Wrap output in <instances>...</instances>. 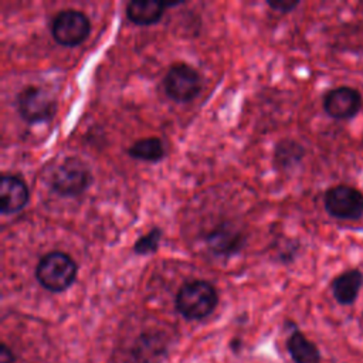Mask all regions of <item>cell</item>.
Masks as SVG:
<instances>
[{"mask_svg": "<svg viewBox=\"0 0 363 363\" xmlns=\"http://www.w3.org/2000/svg\"><path fill=\"white\" fill-rule=\"evenodd\" d=\"M75 261L62 251H50L40 258L35 267L38 284L50 292L68 289L77 278Z\"/></svg>", "mask_w": 363, "mask_h": 363, "instance_id": "7a4b0ae2", "label": "cell"}, {"mask_svg": "<svg viewBox=\"0 0 363 363\" xmlns=\"http://www.w3.org/2000/svg\"><path fill=\"white\" fill-rule=\"evenodd\" d=\"M166 9H167V1L133 0L126 4V16L133 24L152 26V24H156L163 17Z\"/></svg>", "mask_w": 363, "mask_h": 363, "instance_id": "4fadbf2b", "label": "cell"}, {"mask_svg": "<svg viewBox=\"0 0 363 363\" xmlns=\"http://www.w3.org/2000/svg\"><path fill=\"white\" fill-rule=\"evenodd\" d=\"M363 286V271L360 268H349L336 275L330 281V291L339 305H353Z\"/></svg>", "mask_w": 363, "mask_h": 363, "instance_id": "8fae6325", "label": "cell"}, {"mask_svg": "<svg viewBox=\"0 0 363 363\" xmlns=\"http://www.w3.org/2000/svg\"><path fill=\"white\" fill-rule=\"evenodd\" d=\"M163 86L173 101L189 102L200 94L201 77L194 67L186 62H174L163 78Z\"/></svg>", "mask_w": 363, "mask_h": 363, "instance_id": "5b68a950", "label": "cell"}, {"mask_svg": "<svg viewBox=\"0 0 363 363\" xmlns=\"http://www.w3.org/2000/svg\"><path fill=\"white\" fill-rule=\"evenodd\" d=\"M128 155L133 159L143 160V162H159L164 156V145L162 139L156 136L138 139L128 147Z\"/></svg>", "mask_w": 363, "mask_h": 363, "instance_id": "9a60e30c", "label": "cell"}, {"mask_svg": "<svg viewBox=\"0 0 363 363\" xmlns=\"http://www.w3.org/2000/svg\"><path fill=\"white\" fill-rule=\"evenodd\" d=\"M0 363H16V354L10 349L7 343H1L0 346Z\"/></svg>", "mask_w": 363, "mask_h": 363, "instance_id": "ac0fdd59", "label": "cell"}, {"mask_svg": "<svg viewBox=\"0 0 363 363\" xmlns=\"http://www.w3.org/2000/svg\"><path fill=\"white\" fill-rule=\"evenodd\" d=\"M160 240H162V230L159 227H153L135 241L132 250L138 255L155 254L159 250Z\"/></svg>", "mask_w": 363, "mask_h": 363, "instance_id": "2e32d148", "label": "cell"}, {"mask_svg": "<svg viewBox=\"0 0 363 363\" xmlns=\"http://www.w3.org/2000/svg\"><path fill=\"white\" fill-rule=\"evenodd\" d=\"M16 106L18 115L26 122L38 123L52 118L55 112V99L43 86L27 85L18 92Z\"/></svg>", "mask_w": 363, "mask_h": 363, "instance_id": "52a82bcc", "label": "cell"}, {"mask_svg": "<svg viewBox=\"0 0 363 363\" xmlns=\"http://www.w3.org/2000/svg\"><path fill=\"white\" fill-rule=\"evenodd\" d=\"M325 211L343 221H357L363 217V191L349 184H335L323 193Z\"/></svg>", "mask_w": 363, "mask_h": 363, "instance_id": "277c9868", "label": "cell"}, {"mask_svg": "<svg viewBox=\"0 0 363 363\" xmlns=\"http://www.w3.org/2000/svg\"><path fill=\"white\" fill-rule=\"evenodd\" d=\"M245 238L241 230L230 221H223L214 225V228L206 235V244L208 250L220 257H230L241 251Z\"/></svg>", "mask_w": 363, "mask_h": 363, "instance_id": "9c48e42d", "label": "cell"}, {"mask_svg": "<svg viewBox=\"0 0 363 363\" xmlns=\"http://www.w3.org/2000/svg\"><path fill=\"white\" fill-rule=\"evenodd\" d=\"M91 184V169L78 156H68L57 164L50 179V189L61 197H77Z\"/></svg>", "mask_w": 363, "mask_h": 363, "instance_id": "3957f363", "label": "cell"}, {"mask_svg": "<svg viewBox=\"0 0 363 363\" xmlns=\"http://www.w3.org/2000/svg\"><path fill=\"white\" fill-rule=\"evenodd\" d=\"M286 350L294 363H320L322 356L319 347L308 339L303 332L294 328L286 337Z\"/></svg>", "mask_w": 363, "mask_h": 363, "instance_id": "7c38bea8", "label": "cell"}, {"mask_svg": "<svg viewBox=\"0 0 363 363\" xmlns=\"http://www.w3.org/2000/svg\"><path fill=\"white\" fill-rule=\"evenodd\" d=\"M363 106V96L359 89L340 85L335 86L322 98V108L325 113L336 121H350L356 118Z\"/></svg>", "mask_w": 363, "mask_h": 363, "instance_id": "ba28073f", "label": "cell"}, {"mask_svg": "<svg viewBox=\"0 0 363 363\" xmlns=\"http://www.w3.org/2000/svg\"><path fill=\"white\" fill-rule=\"evenodd\" d=\"M91 23L85 13L75 9L58 11L51 23V34L54 40L65 47L79 45L88 37Z\"/></svg>", "mask_w": 363, "mask_h": 363, "instance_id": "8992f818", "label": "cell"}, {"mask_svg": "<svg viewBox=\"0 0 363 363\" xmlns=\"http://www.w3.org/2000/svg\"><path fill=\"white\" fill-rule=\"evenodd\" d=\"M305 147L294 139H282L275 146L274 159L279 169L282 170H291L296 167L302 159L305 157Z\"/></svg>", "mask_w": 363, "mask_h": 363, "instance_id": "5bb4252c", "label": "cell"}, {"mask_svg": "<svg viewBox=\"0 0 363 363\" xmlns=\"http://www.w3.org/2000/svg\"><path fill=\"white\" fill-rule=\"evenodd\" d=\"M176 311L187 320H201L213 313L218 303V292L204 279L184 282L176 294Z\"/></svg>", "mask_w": 363, "mask_h": 363, "instance_id": "6da1fadb", "label": "cell"}, {"mask_svg": "<svg viewBox=\"0 0 363 363\" xmlns=\"http://www.w3.org/2000/svg\"><path fill=\"white\" fill-rule=\"evenodd\" d=\"M267 6L279 13H289L299 6V1L298 0H275V1H267Z\"/></svg>", "mask_w": 363, "mask_h": 363, "instance_id": "e0dca14e", "label": "cell"}, {"mask_svg": "<svg viewBox=\"0 0 363 363\" xmlns=\"http://www.w3.org/2000/svg\"><path fill=\"white\" fill-rule=\"evenodd\" d=\"M0 210L1 214H13L26 207L30 191L23 179L14 174H3L0 180Z\"/></svg>", "mask_w": 363, "mask_h": 363, "instance_id": "30bf717a", "label": "cell"}]
</instances>
